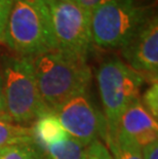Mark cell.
I'll return each instance as SVG.
<instances>
[{"label":"cell","instance_id":"6da1fadb","mask_svg":"<svg viewBox=\"0 0 158 159\" xmlns=\"http://www.w3.org/2000/svg\"><path fill=\"white\" fill-rule=\"evenodd\" d=\"M32 59L40 96L50 112L75 94L88 90L92 72L86 61L58 50Z\"/></svg>","mask_w":158,"mask_h":159},{"label":"cell","instance_id":"7a4b0ae2","mask_svg":"<svg viewBox=\"0 0 158 159\" xmlns=\"http://www.w3.org/2000/svg\"><path fill=\"white\" fill-rule=\"evenodd\" d=\"M2 42L16 55L28 57L56 50L45 0H12Z\"/></svg>","mask_w":158,"mask_h":159},{"label":"cell","instance_id":"3957f363","mask_svg":"<svg viewBox=\"0 0 158 159\" xmlns=\"http://www.w3.org/2000/svg\"><path fill=\"white\" fill-rule=\"evenodd\" d=\"M0 74L5 113L11 122L26 126L50 113L40 96L32 57L4 56Z\"/></svg>","mask_w":158,"mask_h":159},{"label":"cell","instance_id":"277c9868","mask_svg":"<svg viewBox=\"0 0 158 159\" xmlns=\"http://www.w3.org/2000/svg\"><path fill=\"white\" fill-rule=\"evenodd\" d=\"M99 93L105 113L106 139H113L118 130L120 116L129 105L140 99L145 78L123 61L112 57L97 71Z\"/></svg>","mask_w":158,"mask_h":159},{"label":"cell","instance_id":"5b68a950","mask_svg":"<svg viewBox=\"0 0 158 159\" xmlns=\"http://www.w3.org/2000/svg\"><path fill=\"white\" fill-rule=\"evenodd\" d=\"M153 11L137 0H111L90 16L93 44L107 49L122 48Z\"/></svg>","mask_w":158,"mask_h":159},{"label":"cell","instance_id":"8992f818","mask_svg":"<svg viewBox=\"0 0 158 159\" xmlns=\"http://www.w3.org/2000/svg\"><path fill=\"white\" fill-rule=\"evenodd\" d=\"M45 2L49 9L56 50L86 61L93 46L90 15L75 2Z\"/></svg>","mask_w":158,"mask_h":159},{"label":"cell","instance_id":"52a82bcc","mask_svg":"<svg viewBox=\"0 0 158 159\" xmlns=\"http://www.w3.org/2000/svg\"><path fill=\"white\" fill-rule=\"evenodd\" d=\"M69 137L84 147L105 138V119L93 106L87 91L79 93L66 101L55 112Z\"/></svg>","mask_w":158,"mask_h":159},{"label":"cell","instance_id":"ba28073f","mask_svg":"<svg viewBox=\"0 0 158 159\" xmlns=\"http://www.w3.org/2000/svg\"><path fill=\"white\" fill-rule=\"evenodd\" d=\"M126 64L151 82L157 81L158 73V20L152 13L122 47Z\"/></svg>","mask_w":158,"mask_h":159},{"label":"cell","instance_id":"9c48e42d","mask_svg":"<svg viewBox=\"0 0 158 159\" xmlns=\"http://www.w3.org/2000/svg\"><path fill=\"white\" fill-rule=\"evenodd\" d=\"M117 133L141 150L158 141V124L140 99L129 105L121 114Z\"/></svg>","mask_w":158,"mask_h":159},{"label":"cell","instance_id":"30bf717a","mask_svg":"<svg viewBox=\"0 0 158 159\" xmlns=\"http://www.w3.org/2000/svg\"><path fill=\"white\" fill-rule=\"evenodd\" d=\"M32 129L34 142L39 149L59 144L69 137L62 126L59 118L52 112L42 115L35 120Z\"/></svg>","mask_w":158,"mask_h":159},{"label":"cell","instance_id":"8fae6325","mask_svg":"<svg viewBox=\"0 0 158 159\" xmlns=\"http://www.w3.org/2000/svg\"><path fill=\"white\" fill-rule=\"evenodd\" d=\"M39 150L43 159H87L86 147L71 137L59 144L50 145Z\"/></svg>","mask_w":158,"mask_h":159},{"label":"cell","instance_id":"7c38bea8","mask_svg":"<svg viewBox=\"0 0 158 159\" xmlns=\"http://www.w3.org/2000/svg\"><path fill=\"white\" fill-rule=\"evenodd\" d=\"M34 142L32 127L0 118V148Z\"/></svg>","mask_w":158,"mask_h":159},{"label":"cell","instance_id":"4fadbf2b","mask_svg":"<svg viewBox=\"0 0 158 159\" xmlns=\"http://www.w3.org/2000/svg\"><path fill=\"white\" fill-rule=\"evenodd\" d=\"M105 142L114 159H144L141 149L129 143L118 133L113 139H106Z\"/></svg>","mask_w":158,"mask_h":159},{"label":"cell","instance_id":"5bb4252c","mask_svg":"<svg viewBox=\"0 0 158 159\" xmlns=\"http://www.w3.org/2000/svg\"><path fill=\"white\" fill-rule=\"evenodd\" d=\"M0 159H43V156L35 142H30L3 148Z\"/></svg>","mask_w":158,"mask_h":159},{"label":"cell","instance_id":"9a60e30c","mask_svg":"<svg viewBox=\"0 0 158 159\" xmlns=\"http://www.w3.org/2000/svg\"><path fill=\"white\" fill-rule=\"evenodd\" d=\"M140 101L150 114L157 119L158 118V83L157 81L151 82L150 86L144 93Z\"/></svg>","mask_w":158,"mask_h":159},{"label":"cell","instance_id":"2e32d148","mask_svg":"<svg viewBox=\"0 0 158 159\" xmlns=\"http://www.w3.org/2000/svg\"><path fill=\"white\" fill-rule=\"evenodd\" d=\"M86 158L87 159H114L109 152L108 148L100 140L93 142L89 146L86 147Z\"/></svg>","mask_w":158,"mask_h":159},{"label":"cell","instance_id":"e0dca14e","mask_svg":"<svg viewBox=\"0 0 158 159\" xmlns=\"http://www.w3.org/2000/svg\"><path fill=\"white\" fill-rule=\"evenodd\" d=\"M11 4L12 0H0V42L3 41V35Z\"/></svg>","mask_w":158,"mask_h":159},{"label":"cell","instance_id":"ac0fdd59","mask_svg":"<svg viewBox=\"0 0 158 159\" xmlns=\"http://www.w3.org/2000/svg\"><path fill=\"white\" fill-rule=\"evenodd\" d=\"M111 1V0H75V3H77L80 7L90 15L96 11L97 8H99L100 6L106 4L107 2Z\"/></svg>","mask_w":158,"mask_h":159},{"label":"cell","instance_id":"d6986e66","mask_svg":"<svg viewBox=\"0 0 158 159\" xmlns=\"http://www.w3.org/2000/svg\"><path fill=\"white\" fill-rule=\"evenodd\" d=\"M141 151L144 159H158V141L144 147Z\"/></svg>","mask_w":158,"mask_h":159},{"label":"cell","instance_id":"ffe728a7","mask_svg":"<svg viewBox=\"0 0 158 159\" xmlns=\"http://www.w3.org/2000/svg\"><path fill=\"white\" fill-rule=\"evenodd\" d=\"M0 118H2V119H5V120H8V118H7V116H6V113H5V108H4V100H3L1 74H0Z\"/></svg>","mask_w":158,"mask_h":159},{"label":"cell","instance_id":"44dd1931","mask_svg":"<svg viewBox=\"0 0 158 159\" xmlns=\"http://www.w3.org/2000/svg\"><path fill=\"white\" fill-rule=\"evenodd\" d=\"M56 1H62V2H75V0H56Z\"/></svg>","mask_w":158,"mask_h":159},{"label":"cell","instance_id":"7402d4cb","mask_svg":"<svg viewBox=\"0 0 158 159\" xmlns=\"http://www.w3.org/2000/svg\"><path fill=\"white\" fill-rule=\"evenodd\" d=\"M2 150H3V148H0V154H1V152H2Z\"/></svg>","mask_w":158,"mask_h":159},{"label":"cell","instance_id":"603a6c76","mask_svg":"<svg viewBox=\"0 0 158 159\" xmlns=\"http://www.w3.org/2000/svg\"><path fill=\"white\" fill-rule=\"evenodd\" d=\"M137 1H139V0H137Z\"/></svg>","mask_w":158,"mask_h":159}]
</instances>
